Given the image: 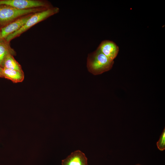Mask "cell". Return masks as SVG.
<instances>
[{
	"label": "cell",
	"mask_w": 165,
	"mask_h": 165,
	"mask_svg": "<svg viewBox=\"0 0 165 165\" xmlns=\"http://www.w3.org/2000/svg\"><path fill=\"white\" fill-rule=\"evenodd\" d=\"M47 9L33 8L20 9L9 6L0 5V29L22 16L42 11Z\"/></svg>",
	"instance_id": "7a4b0ae2"
},
{
	"label": "cell",
	"mask_w": 165,
	"mask_h": 165,
	"mask_svg": "<svg viewBox=\"0 0 165 165\" xmlns=\"http://www.w3.org/2000/svg\"><path fill=\"white\" fill-rule=\"evenodd\" d=\"M114 61H111L97 48L88 54L86 66L88 71L94 75L101 74L110 70Z\"/></svg>",
	"instance_id": "6da1fadb"
},
{
	"label": "cell",
	"mask_w": 165,
	"mask_h": 165,
	"mask_svg": "<svg viewBox=\"0 0 165 165\" xmlns=\"http://www.w3.org/2000/svg\"><path fill=\"white\" fill-rule=\"evenodd\" d=\"M59 11V8L53 7L33 13L20 29L9 35L4 39L7 42H10L12 39L19 36L35 25L57 13Z\"/></svg>",
	"instance_id": "3957f363"
},
{
	"label": "cell",
	"mask_w": 165,
	"mask_h": 165,
	"mask_svg": "<svg viewBox=\"0 0 165 165\" xmlns=\"http://www.w3.org/2000/svg\"><path fill=\"white\" fill-rule=\"evenodd\" d=\"M2 72L3 78L10 80L14 83L21 82L24 79L23 71L2 68Z\"/></svg>",
	"instance_id": "9c48e42d"
},
{
	"label": "cell",
	"mask_w": 165,
	"mask_h": 165,
	"mask_svg": "<svg viewBox=\"0 0 165 165\" xmlns=\"http://www.w3.org/2000/svg\"><path fill=\"white\" fill-rule=\"evenodd\" d=\"M156 145L158 149L161 151L165 149V129L164 128L160 136L158 141L156 143Z\"/></svg>",
	"instance_id": "8fae6325"
},
{
	"label": "cell",
	"mask_w": 165,
	"mask_h": 165,
	"mask_svg": "<svg viewBox=\"0 0 165 165\" xmlns=\"http://www.w3.org/2000/svg\"><path fill=\"white\" fill-rule=\"evenodd\" d=\"M97 48L111 61H114L119 50V47L116 44L109 40L102 41Z\"/></svg>",
	"instance_id": "8992f818"
},
{
	"label": "cell",
	"mask_w": 165,
	"mask_h": 165,
	"mask_svg": "<svg viewBox=\"0 0 165 165\" xmlns=\"http://www.w3.org/2000/svg\"><path fill=\"white\" fill-rule=\"evenodd\" d=\"M2 69L1 67H0V78H3V75L2 72Z\"/></svg>",
	"instance_id": "7c38bea8"
},
{
	"label": "cell",
	"mask_w": 165,
	"mask_h": 165,
	"mask_svg": "<svg viewBox=\"0 0 165 165\" xmlns=\"http://www.w3.org/2000/svg\"><path fill=\"white\" fill-rule=\"evenodd\" d=\"M136 165H141V164H136Z\"/></svg>",
	"instance_id": "5bb4252c"
},
{
	"label": "cell",
	"mask_w": 165,
	"mask_h": 165,
	"mask_svg": "<svg viewBox=\"0 0 165 165\" xmlns=\"http://www.w3.org/2000/svg\"><path fill=\"white\" fill-rule=\"evenodd\" d=\"M61 165H88L85 154L80 150L72 152L61 162Z\"/></svg>",
	"instance_id": "52a82bcc"
},
{
	"label": "cell",
	"mask_w": 165,
	"mask_h": 165,
	"mask_svg": "<svg viewBox=\"0 0 165 165\" xmlns=\"http://www.w3.org/2000/svg\"><path fill=\"white\" fill-rule=\"evenodd\" d=\"M33 14L19 18L1 28L0 38L4 39L9 35L19 30L24 25Z\"/></svg>",
	"instance_id": "5b68a950"
},
{
	"label": "cell",
	"mask_w": 165,
	"mask_h": 165,
	"mask_svg": "<svg viewBox=\"0 0 165 165\" xmlns=\"http://www.w3.org/2000/svg\"><path fill=\"white\" fill-rule=\"evenodd\" d=\"M0 36H1V29H0V39H1Z\"/></svg>",
	"instance_id": "4fadbf2b"
},
{
	"label": "cell",
	"mask_w": 165,
	"mask_h": 165,
	"mask_svg": "<svg viewBox=\"0 0 165 165\" xmlns=\"http://www.w3.org/2000/svg\"><path fill=\"white\" fill-rule=\"evenodd\" d=\"M3 68L23 71L20 64L14 59L13 56L11 54L8 55L5 59Z\"/></svg>",
	"instance_id": "30bf717a"
},
{
	"label": "cell",
	"mask_w": 165,
	"mask_h": 165,
	"mask_svg": "<svg viewBox=\"0 0 165 165\" xmlns=\"http://www.w3.org/2000/svg\"><path fill=\"white\" fill-rule=\"evenodd\" d=\"M16 55V52L5 39H0V67L3 68L5 60L9 55Z\"/></svg>",
	"instance_id": "ba28073f"
},
{
	"label": "cell",
	"mask_w": 165,
	"mask_h": 165,
	"mask_svg": "<svg viewBox=\"0 0 165 165\" xmlns=\"http://www.w3.org/2000/svg\"><path fill=\"white\" fill-rule=\"evenodd\" d=\"M0 5L9 6L20 9L53 7L48 1L38 0H0Z\"/></svg>",
	"instance_id": "277c9868"
}]
</instances>
